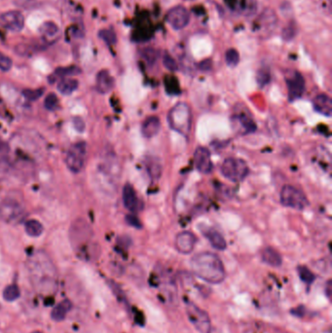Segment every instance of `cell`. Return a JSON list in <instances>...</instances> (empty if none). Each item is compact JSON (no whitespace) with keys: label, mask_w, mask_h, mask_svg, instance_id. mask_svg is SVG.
<instances>
[{"label":"cell","mask_w":332,"mask_h":333,"mask_svg":"<svg viewBox=\"0 0 332 333\" xmlns=\"http://www.w3.org/2000/svg\"><path fill=\"white\" fill-rule=\"evenodd\" d=\"M32 288L43 296L50 297L58 290V273L50 256L43 250H35L27 261Z\"/></svg>","instance_id":"cell-1"},{"label":"cell","mask_w":332,"mask_h":333,"mask_svg":"<svg viewBox=\"0 0 332 333\" xmlns=\"http://www.w3.org/2000/svg\"><path fill=\"white\" fill-rule=\"evenodd\" d=\"M192 272L203 281L218 284L225 280V269L218 255L212 252H201L190 261Z\"/></svg>","instance_id":"cell-2"},{"label":"cell","mask_w":332,"mask_h":333,"mask_svg":"<svg viewBox=\"0 0 332 333\" xmlns=\"http://www.w3.org/2000/svg\"><path fill=\"white\" fill-rule=\"evenodd\" d=\"M168 122L170 127L180 135L188 136L192 125V112L188 104L178 103L169 111Z\"/></svg>","instance_id":"cell-3"},{"label":"cell","mask_w":332,"mask_h":333,"mask_svg":"<svg viewBox=\"0 0 332 333\" xmlns=\"http://www.w3.org/2000/svg\"><path fill=\"white\" fill-rule=\"evenodd\" d=\"M220 173L230 181L240 182L248 177L249 169L247 162L243 159L227 158L221 164Z\"/></svg>","instance_id":"cell-4"},{"label":"cell","mask_w":332,"mask_h":333,"mask_svg":"<svg viewBox=\"0 0 332 333\" xmlns=\"http://www.w3.org/2000/svg\"><path fill=\"white\" fill-rule=\"evenodd\" d=\"M280 203L283 207L302 210L309 206L304 192L292 185H284L280 191Z\"/></svg>","instance_id":"cell-5"},{"label":"cell","mask_w":332,"mask_h":333,"mask_svg":"<svg viewBox=\"0 0 332 333\" xmlns=\"http://www.w3.org/2000/svg\"><path fill=\"white\" fill-rule=\"evenodd\" d=\"M26 217V209L17 200L6 198L0 203V219L8 224H18Z\"/></svg>","instance_id":"cell-6"},{"label":"cell","mask_w":332,"mask_h":333,"mask_svg":"<svg viewBox=\"0 0 332 333\" xmlns=\"http://www.w3.org/2000/svg\"><path fill=\"white\" fill-rule=\"evenodd\" d=\"M186 314L189 322L199 332L210 333L211 323L208 314L200 309L194 303L188 302L186 304Z\"/></svg>","instance_id":"cell-7"},{"label":"cell","mask_w":332,"mask_h":333,"mask_svg":"<svg viewBox=\"0 0 332 333\" xmlns=\"http://www.w3.org/2000/svg\"><path fill=\"white\" fill-rule=\"evenodd\" d=\"M87 147L85 142H76L68 149L65 156V164L73 173H79L83 169Z\"/></svg>","instance_id":"cell-8"},{"label":"cell","mask_w":332,"mask_h":333,"mask_svg":"<svg viewBox=\"0 0 332 333\" xmlns=\"http://www.w3.org/2000/svg\"><path fill=\"white\" fill-rule=\"evenodd\" d=\"M92 236L91 227L85 222V220H76L70 227V240L73 245L78 247L79 250L83 249L85 244L89 242Z\"/></svg>","instance_id":"cell-9"},{"label":"cell","mask_w":332,"mask_h":333,"mask_svg":"<svg viewBox=\"0 0 332 333\" xmlns=\"http://www.w3.org/2000/svg\"><path fill=\"white\" fill-rule=\"evenodd\" d=\"M166 21L174 30L180 31L186 28L190 21V14L185 7L178 5L168 11Z\"/></svg>","instance_id":"cell-10"},{"label":"cell","mask_w":332,"mask_h":333,"mask_svg":"<svg viewBox=\"0 0 332 333\" xmlns=\"http://www.w3.org/2000/svg\"><path fill=\"white\" fill-rule=\"evenodd\" d=\"M232 127L239 135H249L256 131V124L249 113L239 111L232 116Z\"/></svg>","instance_id":"cell-11"},{"label":"cell","mask_w":332,"mask_h":333,"mask_svg":"<svg viewBox=\"0 0 332 333\" xmlns=\"http://www.w3.org/2000/svg\"><path fill=\"white\" fill-rule=\"evenodd\" d=\"M25 26V18L19 11H8L0 14V27L13 32H21Z\"/></svg>","instance_id":"cell-12"},{"label":"cell","mask_w":332,"mask_h":333,"mask_svg":"<svg viewBox=\"0 0 332 333\" xmlns=\"http://www.w3.org/2000/svg\"><path fill=\"white\" fill-rule=\"evenodd\" d=\"M286 82L289 89V98L291 102H295L301 99L305 92V79L301 73L294 72L287 77Z\"/></svg>","instance_id":"cell-13"},{"label":"cell","mask_w":332,"mask_h":333,"mask_svg":"<svg viewBox=\"0 0 332 333\" xmlns=\"http://www.w3.org/2000/svg\"><path fill=\"white\" fill-rule=\"evenodd\" d=\"M194 163L198 171L203 175H208L214 170L210 152L208 148L199 146L194 153Z\"/></svg>","instance_id":"cell-14"},{"label":"cell","mask_w":332,"mask_h":333,"mask_svg":"<svg viewBox=\"0 0 332 333\" xmlns=\"http://www.w3.org/2000/svg\"><path fill=\"white\" fill-rule=\"evenodd\" d=\"M196 244H197L196 236L189 231L180 232L176 237V249L181 254L191 253L194 250Z\"/></svg>","instance_id":"cell-15"},{"label":"cell","mask_w":332,"mask_h":333,"mask_svg":"<svg viewBox=\"0 0 332 333\" xmlns=\"http://www.w3.org/2000/svg\"><path fill=\"white\" fill-rule=\"evenodd\" d=\"M39 34L42 41L47 45H51L61 38L62 31L55 22L45 21L39 28Z\"/></svg>","instance_id":"cell-16"},{"label":"cell","mask_w":332,"mask_h":333,"mask_svg":"<svg viewBox=\"0 0 332 333\" xmlns=\"http://www.w3.org/2000/svg\"><path fill=\"white\" fill-rule=\"evenodd\" d=\"M202 234L208 240L214 249L218 250H225L227 248V243L224 237L218 230L209 226H201Z\"/></svg>","instance_id":"cell-17"},{"label":"cell","mask_w":332,"mask_h":333,"mask_svg":"<svg viewBox=\"0 0 332 333\" xmlns=\"http://www.w3.org/2000/svg\"><path fill=\"white\" fill-rule=\"evenodd\" d=\"M123 203H124L125 208L129 209L132 212H136L141 208L140 202L137 198V195L135 193V188L130 183H127L123 188Z\"/></svg>","instance_id":"cell-18"},{"label":"cell","mask_w":332,"mask_h":333,"mask_svg":"<svg viewBox=\"0 0 332 333\" xmlns=\"http://www.w3.org/2000/svg\"><path fill=\"white\" fill-rule=\"evenodd\" d=\"M314 109L320 114L330 117L332 112V101L330 97L326 94L316 96L313 100Z\"/></svg>","instance_id":"cell-19"},{"label":"cell","mask_w":332,"mask_h":333,"mask_svg":"<svg viewBox=\"0 0 332 333\" xmlns=\"http://www.w3.org/2000/svg\"><path fill=\"white\" fill-rule=\"evenodd\" d=\"M114 78L107 70H101L97 75L96 89L101 94L109 93L114 87Z\"/></svg>","instance_id":"cell-20"},{"label":"cell","mask_w":332,"mask_h":333,"mask_svg":"<svg viewBox=\"0 0 332 333\" xmlns=\"http://www.w3.org/2000/svg\"><path fill=\"white\" fill-rule=\"evenodd\" d=\"M161 129V122L157 116H150L146 118L141 127V133L146 138L155 136Z\"/></svg>","instance_id":"cell-21"},{"label":"cell","mask_w":332,"mask_h":333,"mask_svg":"<svg viewBox=\"0 0 332 333\" xmlns=\"http://www.w3.org/2000/svg\"><path fill=\"white\" fill-rule=\"evenodd\" d=\"M261 259L265 264L269 265L271 267H275V268L280 267V265L282 264V257H281L280 252L271 247H268L262 250Z\"/></svg>","instance_id":"cell-22"},{"label":"cell","mask_w":332,"mask_h":333,"mask_svg":"<svg viewBox=\"0 0 332 333\" xmlns=\"http://www.w3.org/2000/svg\"><path fill=\"white\" fill-rule=\"evenodd\" d=\"M72 307H73V303L68 299H64L59 304H57L51 312V318L53 321L55 322L63 321L66 318L67 314L72 310Z\"/></svg>","instance_id":"cell-23"},{"label":"cell","mask_w":332,"mask_h":333,"mask_svg":"<svg viewBox=\"0 0 332 333\" xmlns=\"http://www.w3.org/2000/svg\"><path fill=\"white\" fill-rule=\"evenodd\" d=\"M146 167L149 177H151L153 180L160 178L162 175V165H161L159 159L154 158V157L147 158Z\"/></svg>","instance_id":"cell-24"},{"label":"cell","mask_w":332,"mask_h":333,"mask_svg":"<svg viewBox=\"0 0 332 333\" xmlns=\"http://www.w3.org/2000/svg\"><path fill=\"white\" fill-rule=\"evenodd\" d=\"M78 88V81L73 78H63L58 83V91L62 94H73Z\"/></svg>","instance_id":"cell-25"},{"label":"cell","mask_w":332,"mask_h":333,"mask_svg":"<svg viewBox=\"0 0 332 333\" xmlns=\"http://www.w3.org/2000/svg\"><path fill=\"white\" fill-rule=\"evenodd\" d=\"M25 230L31 237H39L44 231V227L38 220L31 219L26 222Z\"/></svg>","instance_id":"cell-26"},{"label":"cell","mask_w":332,"mask_h":333,"mask_svg":"<svg viewBox=\"0 0 332 333\" xmlns=\"http://www.w3.org/2000/svg\"><path fill=\"white\" fill-rule=\"evenodd\" d=\"M276 22H277V16L274 11L272 9H265L263 11L260 17V25L262 27H266L267 29L270 28V30H272V28L275 27Z\"/></svg>","instance_id":"cell-27"},{"label":"cell","mask_w":332,"mask_h":333,"mask_svg":"<svg viewBox=\"0 0 332 333\" xmlns=\"http://www.w3.org/2000/svg\"><path fill=\"white\" fill-rule=\"evenodd\" d=\"M21 295V291L17 284L7 286L3 291V298L7 302L17 300Z\"/></svg>","instance_id":"cell-28"},{"label":"cell","mask_w":332,"mask_h":333,"mask_svg":"<svg viewBox=\"0 0 332 333\" xmlns=\"http://www.w3.org/2000/svg\"><path fill=\"white\" fill-rule=\"evenodd\" d=\"M81 73L80 68L75 66V65H72V66H66V67H60L57 68L54 73L55 78L57 77H62V78H68L70 76H74L77 75Z\"/></svg>","instance_id":"cell-29"},{"label":"cell","mask_w":332,"mask_h":333,"mask_svg":"<svg viewBox=\"0 0 332 333\" xmlns=\"http://www.w3.org/2000/svg\"><path fill=\"white\" fill-rule=\"evenodd\" d=\"M271 73L268 67H261L256 74V82L260 88H263L270 83Z\"/></svg>","instance_id":"cell-30"},{"label":"cell","mask_w":332,"mask_h":333,"mask_svg":"<svg viewBox=\"0 0 332 333\" xmlns=\"http://www.w3.org/2000/svg\"><path fill=\"white\" fill-rule=\"evenodd\" d=\"M298 274H299V277H300L301 281L308 283V284L314 282L315 279H316L315 274L311 270H309L306 266L298 267Z\"/></svg>","instance_id":"cell-31"},{"label":"cell","mask_w":332,"mask_h":333,"mask_svg":"<svg viewBox=\"0 0 332 333\" xmlns=\"http://www.w3.org/2000/svg\"><path fill=\"white\" fill-rule=\"evenodd\" d=\"M44 105H45V107H46L48 110H51V111H54V110L58 109V108H59V105H60L59 98L57 97V94H54V93H51V94H48V96L45 98Z\"/></svg>","instance_id":"cell-32"},{"label":"cell","mask_w":332,"mask_h":333,"mask_svg":"<svg viewBox=\"0 0 332 333\" xmlns=\"http://www.w3.org/2000/svg\"><path fill=\"white\" fill-rule=\"evenodd\" d=\"M225 61L229 66L235 67L240 62V55L236 49H229L225 54Z\"/></svg>","instance_id":"cell-33"},{"label":"cell","mask_w":332,"mask_h":333,"mask_svg":"<svg viewBox=\"0 0 332 333\" xmlns=\"http://www.w3.org/2000/svg\"><path fill=\"white\" fill-rule=\"evenodd\" d=\"M99 35L107 45H113L117 42L116 33L112 30H102Z\"/></svg>","instance_id":"cell-34"},{"label":"cell","mask_w":332,"mask_h":333,"mask_svg":"<svg viewBox=\"0 0 332 333\" xmlns=\"http://www.w3.org/2000/svg\"><path fill=\"white\" fill-rule=\"evenodd\" d=\"M143 57H144V59L146 60L148 64L152 65V64H154L157 62L158 57H159V54L153 48H146L143 51Z\"/></svg>","instance_id":"cell-35"},{"label":"cell","mask_w":332,"mask_h":333,"mask_svg":"<svg viewBox=\"0 0 332 333\" xmlns=\"http://www.w3.org/2000/svg\"><path fill=\"white\" fill-rule=\"evenodd\" d=\"M163 63L167 69H169L170 72H177L178 69V65H177L176 60L168 53L164 54V56H163Z\"/></svg>","instance_id":"cell-36"},{"label":"cell","mask_w":332,"mask_h":333,"mask_svg":"<svg viewBox=\"0 0 332 333\" xmlns=\"http://www.w3.org/2000/svg\"><path fill=\"white\" fill-rule=\"evenodd\" d=\"M43 93H44V90L43 89H34V90L27 89V90H25L22 92L25 98L28 99V100H30V101H36V100H38L40 97H42Z\"/></svg>","instance_id":"cell-37"},{"label":"cell","mask_w":332,"mask_h":333,"mask_svg":"<svg viewBox=\"0 0 332 333\" xmlns=\"http://www.w3.org/2000/svg\"><path fill=\"white\" fill-rule=\"evenodd\" d=\"M13 62L8 56L0 52V70L2 72H9L12 68Z\"/></svg>","instance_id":"cell-38"},{"label":"cell","mask_w":332,"mask_h":333,"mask_svg":"<svg viewBox=\"0 0 332 333\" xmlns=\"http://www.w3.org/2000/svg\"><path fill=\"white\" fill-rule=\"evenodd\" d=\"M296 28H295V25L294 23H291L282 32V38L283 40L286 41H290L291 39H293V37L295 36L296 34Z\"/></svg>","instance_id":"cell-39"},{"label":"cell","mask_w":332,"mask_h":333,"mask_svg":"<svg viewBox=\"0 0 332 333\" xmlns=\"http://www.w3.org/2000/svg\"><path fill=\"white\" fill-rule=\"evenodd\" d=\"M34 46H31L29 44H19L16 47V52L21 56H31L34 53Z\"/></svg>","instance_id":"cell-40"},{"label":"cell","mask_w":332,"mask_h":333,"mask_svg":"<svg viewBox=\"0 0 332 333\" xmlns=\"http://www.w3.org/2000/svg\"><path fill=\"white\" fill-rule=\"evenodd\" d=\"M126 220L128 222V224H130L131 226L133 227H135V228H141V223L139 221V219H137V217L133 215V213H130L126 217Z\"/></svg>","instance_id":"cell-41"},{"label":"cell","mask_w":332,"mask_h":333,"mask_svg":"<svg viewBox=\"0 0 332 333\" xmlns=\"http://www.w3.org/2000/svg\"><path fill=\"white\" fill-rule=\"evenodd\" d=\"M73 127L75 128L76 131L78 132H83L84 129H85V122L83 121L82 118L80 117H75L73 118Z\"/></svg>","instance_id":"cell-42"},{"label":"cell","mask_w":332,"mask_h":333,"mask_svg":"<svg viewBox=\"0 0 332 333\" xmlns=\"http://www.w3.org/2000/svg\"><path fill=\"white\" fill-rule=\"evenodd\" d=\"M198 67H199L200 70L207 73V72H209V70L212 68V62H211V60H209V59L204 60L203 62H201V63H199Z\"/></svg>","instance_id":"cell-43"},{"label":"cell","mask_w":332,"mask_h":333,"mask_svg":"<svg viewBox=\"0 0 332 333\" xmlns=\"http://www.w3.org/2000/svg\"><path fill=\"white\" fill-rule=\"evenodd\" d=\"M31 333H43V332H41V331H33V332H31Z\"/></svg>","instance_id":"cell-44"}]
</instances>
